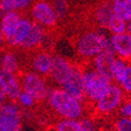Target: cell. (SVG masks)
Wrapping results in <instances>:
<instances>
[{
  "mask_svg": "<svg viewBox=\"0 0 131 131\" xmlns=\"http://www.w3.org/2000/svg\"><path fill=\"white\" fill-rule=\"evenodd\" d=\"M74 50L84 60H92L103 50L111 47L110 38L102 29H87L82 31L74 40Z\"/></svg>",
  "mask_w": 131,
  "mask_h": 131,
  "instance_id": "2",
  "label": "cell"
},
{
  "mask_svg": "<svg viewBox=\"0 0 131 131\" xmlns=\"http://www.w3.org/2000/svg\"><path fill=\"white\" fill-rule=\"evenodd\" d=\"M114 131H131V118L117 116L114 122Z\"/></svg>",
  "mask_w": 131,
  "mask_h": 131,
  "instance_id": "27",
  "label": "cell"
},
{
  "mask_svg": "<svg viewBox=\"0 0 131 131\" xmlns=\"http://www.w3.org/2000/svg\"><path fill=\"white\" fill-rule=\"evenodd\" d=\"M113 15L111 0H103L96 3L91 10V18L100 29H107L109 20Z\"/></svg>",
  "mask_w": 131,
  "mask_h": 131,
  "instance_id": "13",
  "label": "cell"
},
{
  "mask_svg": "<svg viewBox=\"0 0 131 131\" xmlns=\"http://www.w3.org/2000/svg\"><path fill=\"white\" fill-rule=\"evenodd\" d=\"M49 2L53 8V12L57 16L58 22L64 20L69 14V0H49Z\"/></svg>",
  "mask_w": 131,
  "mask_h": 131,
  "instance_id": "21",
  "label": "cell"
},
{
  "mask_svg": "<svg viewBox=\"0 0 131 131\" xmlns=\"http://www.w3.org/2000/svg\"><path fill=\"white\" fill-rule=\"evenodd\" d=\"M117 114L121 117H126V118H131V99H127L125 97L124 102L119 106Z\"/></svg>",
  "mask_w": 131,
  "mask_h": 131,
  "instance_id": "28",
  "label": "cell"
},
{
  "mask_svg": "<svg viewBox=\"0 0 131 131\" xmlns=\"http://www.w3.org/2000/svg\"><path fill=\"white\" fill-rule=\"evenodd\" d=\"M0 86H1L6 99L12 102H16L22 91L19 75L6 72L1 69H0Z\"/></svg>",
  "mask_w": 131,
  "mask_h": 131,
  "instance_id": "12",
  "label": "cell"
},
{
  "mask_svg": "<svg viewBox=\"0 0 131 131\" xmlns=\"http://www.w3.org/2000/svg\"><path fill=\"white\" fill-rule=\"evenodd\" d=\"M127 66H128V61L116 57L111 67V80L115 84L119 85V83L122 82L124 75L126 73Z\"/></svg>",
  "mask_w": 131,
  "mask_h": 131,
  "instance_id": "20",
  "label": "cell"
},
{
  "mask_svg": "<svg viewBox=\"0 0 131 131\" xmlns=\"http://www.w3.org/2000/svg\"><path fill=\"white\" fill-rule=\"evenodd\" d=\"M0 69L19 75L20 60L12 48L4 50L0 56Z\"/></svg>",
  "mask_w": 131,
  "mask_h": 131,
  "instance_id": "17",
  "label": "cell"
},
{
  "mask_svg": "<svg viewBox=\"0 0 131 131\" xmlns=\"http://www.w3.org/2000/svg\"><path fill=\"white\" fill-rule=\"evenodd\" d=\"M130 37H131V36H130Z\"/></svg>",
  "mask_w": 131,
  "mask_h": 131,
  "instance_id": "34",
  "label": "cell"
},
{
  "mask_svg": "<svg viewBox=\"0 0 131 131\" xmlns=\"http://www.w3.org/2000/svg\"><path fill=\"white\" fill-rule=\"evenodd\" d=\"M112 3H130L131 0H111Z\"/></svg>",
  "mask_w": 131,
  "mask_h": 131,
  "instance_id": "30",
  "label": "cell"
},
{
  "mask_svg": "<svg viewBox=\"0 0 131 131\" xmlns=\"http://www.w3.org/2000/svg\"><path fill=\"white\" fill-rule=\"evenodd\" d=\"M3 43H4V40H3V37H2V35H1V31H0V48L2 47Z\"/></svg>",
  "mask_w": 131,
  "mask_h": 131,
  "instance_id": "32",
  "label": "cell"
},
{
  "mask_svg": "<svg viewBox=\"0 0 131 131\" xmlns=\"http://www.w3.org/2000/svg\"><path fill=\"white\" fill-rule=\"evenodd\" d=\"M118 86L123 89L125 94H131V61H128L126 73Z\"/></svg>",
  "mask_w": 131,
  "mask_h": 131,
  "instance_id": "25",
  "label": "cell"
},
{
  "mask_svg": "<svg viewBox=\"0 0 131 131\" xmlns=\"http://www.w3.org/2000/svg\"><path fill=\"white\" fill-rule=\"evenodd\" d=\"M115 59L116 54L114 53L112 47H109L92 59V68L111 80V67Z\"/></svg>",
  "mask_w": 131,
  "mask_h": 131,
  "instance_id": "14",
  "label": "cell"
},
{
  "mask_svg": "<svg viewBox=\"0 0 131 131\" xmlns=\"http://www.w3.org/2000/svg\"><path fill=\"white\" fill-rule=\"evenodd\" d=\"M111 84L110 79L95 71L92 67L83 69V87L86 102L94 104Z\"/></svg>",
  "mask_w": 131,
  "mask_h": 131,
  "instance_id": "3",
  "label": "cell"
},
{
  "mask_svg": "<svg viewBox=\"0 0 131 131\" xmlns=\"http://www.w3.org/2000/svg\"><path fill=\"white\" fill-rule=\"evenodd\" d=\"M61 88L68 92L73 97H75L77 100L84 103L85 95H84V87H83V68H81L79 65L74 64L71 75L61 86Z\"/></svg>",
  "mask_w": 131,
  "mask_h": 131,
  "instance_id": "11",
  "label": "cell"
},
{
  "mask_svg": "<svg viewBox=\"0 0 131 131\" xmlns=\"http://www.w3.org/2000/svg\"><path fill=\"white\" fill-rule=\"evenodd\" d=\"M32 3L34 0H0V17L9 12L22 13L30 7Z\"/></svg>",
  "mask_w": 131,
  "mask_h": 131,
  "instance_id": "19",
  "label": "cell"
},
{
  "mask_svg": "<svg viewBox=\"0 0 131 131\" xmlns=\"http://www.w3.org/2000/svg\"><path fill=\"white\" fill-rule=\"evenodd\" d=\"M127 32L131 36V20L129 22H127Z\"/></svg>",
  "mask_w": 131,
  "mask_h": 131,
  "instance_id": "31",
  "label": "cell"
},
{
  "mask_svg": "<svg viewBox=\"0 0 131 131\" xmlns=\"http://www.w3.org/2000/svg\"><path fill=\"white\" fill-rule=\"evenodd\" d=\"M107 30L111 35H119L127 32V22L122 18L117 17L116 15H112V17L109 20Z\"/></svg>",
  "mask_w": 131,
  "mask_h": 131,
  "instance_id": "22",
  "label": "cell"
},
{
  "mask_svg": "<svg viewBox=\"0 0 131 131\" xmlns=\"http://www.w3.org/2000/svg\"><path fill=\"white\" fill-rule=\"evenodd\" d=\"M126 97L125 92L117 84L112 83L97 100L94 105V111L101 115H111L117 112L119 106L122 105Z\"/></svg>",
  "mask_w": 131,
  "mask_h": 131,
  "instance_id": "5",
  "label": "cell"
},
{
  "mask_svg": "<svg viewBox=\"0 0 131 131\" xmlns=\"http://www.w3.org/2000/svg\"><path fill=\"white\" fill-rule=\"evenodd\" d=\"M110 44L117 58L131 61V37L128 32L119 35H111Z\"/></svg>",
  "mask_w": 131,
  "mask_h": 131,
  "instance_id": "16",
  "label": "cell"
},
{
  "mask_svg": "<svg viewBox=\"0 0 131 131\" xmlns=\"http://www.w3.org/2000/svg\"><path fill=\"white\" fill-rule=\"evenodd\" d=\"M22 17H23L22 13L9 12L3 14V16L0 19V31H1V35L3 37L5 44H7L10 41V39L13 38Z\"/></svg>",
  "mask_w": 131,
  "mask_h": 131,
  "instance_id": "15",
  "label": "cell"
},
{
  "mask_svg": "<svg viewBox=\"0 0 131 131\" xmlns=\"http://www.w3.org/2000/svg\"><path fill=\"white\" fill-rule=\"evenodd\" d=\"M31 24H32V20L23 16L22 19L20 20L13 38L7 43V46L9 48H19L20 45L22 44V42L24 41V39L26 38L28 31L30 30Z\"/></svg>",
  "mask_w": 131,
  "mask_h": 131,
  "instance_id": "18",
  "label": "cell"
},
{
  "mask_svg": "<svg viewBox=\"0 0 131 131\" xmlns=\"http://www.w3.org/2000/svg\"><path fill=\"white\" fill-rule=\"evenodd\" d=\"M82 129L80 119L61 118L54 127V131H81Z\"/></svg>",
  "mask_w": 131,
  "mask_h": 131,
  "instance_id": "23",
  "label": "cell"
},
{
  "mask_svg": "<svg viewBox=\"0 0 131 131\" xmlns=\"http://www.w3.org/2000/svg\"><path fill=\"white\" fill-rule=\"evenodd\" d=\"M30 16L34 22L44 28H53L58 24L57 16L49 0H36L30 6Z\"/></svg>",
  "mask_w": 131,
  "mask_h": 131,
  "instance_id": "7",
  "label": "cell"
},
{
  "mask_svg": "<svg viewBox=\"0 0 131 131\" xmlns=\"http://www.w3.org/2000/svg\"><path fill=\"white\" fill-rule=\"evenodd\" d=\"M5 101H6V96H5V94H4L3 92L0 91V108L3 106V104L5 103Z\"/></svg>",
  "mask_w": 131,
  "mask_h": 131,
  "instance_id": "29",
  "label": "cell"
},
{
  "mask_svg": "<svg viewBox=\"0 0 131 131\" xmlns=\"http://www.w3.org/2000/svg\"><path fill=\"white\" fill-rule=\"evenodd\" d=\"M19 79L22 91L31 95L37 103H42L47 99L50 88L48 87L44 77L34 71L26 70L19 74Z\"/></svg>",
  "mask_w": 131,
  "mask_h": 131,
  "instance_id": "4",
  "label": "cell"
},
{
  "mask_svg": "<svg viewBox=\"0 0 131 131\" xmlns=\"http://www.w3.org/2000/svg\"><path fill=\"white\" fill-rule=\"evenodd\" d=\"M53 54H51L47 49H38L32 51L29 58L30 71H34L42 77H48L51 65H52Z\"/></svg>",
  "mask_w": 131,
  "mask_h": 131,
  "instance_id": "10",
  "label": "cell"
},
{
  "mask_svg": "<svg viewBox=\"0 0 131 131\" xmlns=\"http://www.w3.org/2000/svg\"><path fill=\"white\" fill-rule=\"evenodd\" d=\"M17 102H18V105L22 106L24 108H32L35 105H36V100L32 97L31 95H29L28 93L24 92V91H21L19 97L17 99Z\"/></svg>",
  "mask_w": 131,
  "mask_h": 131,
  "instance_id": "26",
  "label": "cell"
},
{
  "mask_svg": "<svg viewBox=\"0 0 131 131\" xmlns=\"http://www.w3.org/2000/svg\"><path fill=\"white\" fill-rule=\"evenodd\" d=\"M46 37H47L46 28H44L40 24L32 21L30 30L28 31V34L24 39V41L22 42V44L20 45L19 49H21L22 51H28V52L42 49V45L44 43Z\"/></svg>",
  "mask_w": 131,
  "mask_h": 131,
  "instance_id": "9",
  "label": "cell"
},
{
  "mask_svg": "<svg viewBox=\"0 0 131 131\" xmlns=\"http://www.w3.org/2000/svg\"><path fill=\"white\" fill-rule=\"evenodd\" d=\"M73 67L74 64L66 58L60 56V54H53L52 65L48 78H50V80L56 85L61 87L69 79L72 73Z\"/></svg>",
  "mask_w": 131,
  "mask_h": 131,
  "instance_id": "8",
  "label": "cell"
},
{
  "mask_svg": "<svg viewBox=\"0 0 131 131\" xmlns=\"http://www.w3.org/2000/svg\"><path fill=\"white\" fill-rule=\"evenodd\" d=\"M46 101L51 111L60 118L81 119L84 117V103L70 95L61 87L50 88Z\"/></svg>",
  "mask_w": 131,
  "mask_h": 131,
  "instance_id": "1",
  "label": "cell"
},
{
  "mask_svg": "<svg viewBox=\"0 0 131 131\" xmlns=\"http://www.w3.org/2000/svg\"><path fill=\"white\" fill-rule=\"evenodd\" d=\"M131 3V2H130ZM130 3H112L113 14L117 17L122 18L126 22L131 20V7Z\"/></svg>",
  "mask_w": 131,
  "mask_h": 131,
  "instance_id": "24",
  "label": "cell"
},
{
  "mask_svg": "<svg viewBox=\"0 0 131 131\" xmlns=\"http://www.w3.org/2000/svg\"><path fill=\"white\" fill-rule=\"evenodd\" d=\"M81 131H94V129H82Z\"/></svg>",
  "mask_w": 131,
  "mask_h": 131,
  "instance_id": "33",
  "label": "cell"
},
{
  "mask_svg": "<svg viewBox=\"0 0 131 131\" xmlns=\"http://www.w3.org/2000/svg\"><path fill=\"white\" fill-rule=\"evenodd\" d=\"M0 131H22V113L16 102H5L0 108Z\"/></svg>",
  "mask_w": 131,
  "mask_h": 131,
  "instance_id": "6",
  "label": "cell"
}]
</instances>
